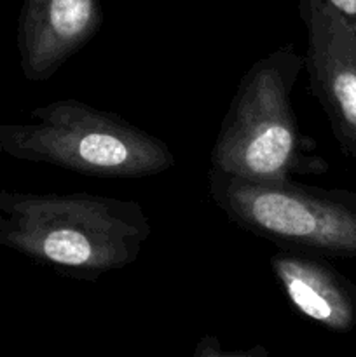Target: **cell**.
Here are the masks:
<instances>
[{
	"instance_id": "cell-1",
	"label": "cell",
	"mask_w": 356,
	"mask_h": 357,
	"mask_svg": "<svg viewBox=\"0 0 356 357\" xmlns=\"http://www.w3.org/2000/svg\"><path fill=\"white\" fill-rule=\"evenodd\" d=\"M0 241L61 274L94 279L128 267L152 227L136 201L75 194H0Z\"/></svg>"
},
{
	"instance_id": "cell-2",
	"label": "cell",
	"mask_w": 356,
	"mask_h": 357,
	"mask_svg": "<svg viewBox=\"0 0 356 357\" xmlns=\"http://www.w3.org/2000/svg\"><path fill=\"white\" fill-rule=\"evenodd\" d=\"M304 56L293 44L250 66L229 105L209 157V171L253 181L323 174L328 162L299 129L292 105Z\"/></svg>"
},
{
	"instance_id": "cell-3",
	"label": "cell",
	"mask_w": 356,
	"mask_h": 357,
	"mask_svg": "<svg viewBox=\"0 0 356 357\" xmlns=\"http://www.w3.org/2000/svg\"><path fill=\"white\" fill-rule=\"evenodd\" d=\"M31 117L30 124L0 126V149L94 178L156 176L175 166L163 139L84 101H52Z\"/></svg>"
},
{
	"instance_id": "cell-4",
	"label": "cell",
	"mask_w": 356,
	"mask_h": 357,
	"mask_svg": "<svg viewBox=\"0 0 356 357\" xmlns=\"http://www.w3.org/2000/svg\"><path fill=\"white\" fill-rule=\"evenodd\" d=\"M208 188L216 208L253 236L316 257L356 258V192L215 171L208 173Z\"/></svg>"
},
{
	"instance_id": "cell-5",
	"label": "cell",
	"mask_w": 356,
	"mask_h": 357,
	"mask_svg": "<svg viewBox=\"0 0 356 357\" xmlns=\"http://www.w3.org/2000/svg\"><path fill=\"white\" fill-rule=\"evenodd\" d=\"M304 68L342 152L356 162V31L321 0H299Z\"/></svg>"
},
{
	"instance_id": "cell-6",
	"label": "cell",
	"mask_w": 356,
	"mask_h": 357,
	"mask_svg": "<svg viewBox=\"0 0 356 357\" xmlns=\"http://www.w3.org/2000/svg\"><path fill=\"white\" fill-rule=\"evenodd\" d=\"M103 21L100 0H24L20 49L24 75L47 80L80 51Z\"/></svg>"
},
{
	"instance_id": "cell-7",
	"label": "cell",
	"mask_w": 356,
	"mask_h": 357,
	"mask_svg": "<svg viewBox=\"0 0 356 357\" xmlns=\"http://www.w3.org/2000/svg\"><path fill=\"white\" fill-rule=\"evenodd\" d=\"M269 264L297 312L332 331L355 326L356 286L316 255L281 251Z\"/></svg>"
},
{
	"instance_id": "cell-8",
	"label": "cell",
	"mask_w": 356,
	"mask_h": 357,
	"mask_svg": "<svg viewBox=\"0 0 356 357\" xmlns=\"http://www.w3.org/2000/svg\"><path fill=\"white\" fill-rule=\"evenodd\" d=\"M192 357H271V354L260 345L248 351H225L218 338L206 335L198 342Z\"/></svg>"
},
{
	"instance_id": "cell-9",
	"label": "cell",
	"mask_w": 356,
	"mask_h": 357,
	"mask_svg": "<svg viewBox=\"0 0 356 357\" xmlns=\"http://www.w3.org/2000/svg\"><path fill=\"white\" fill-rule=\"evenodd\" d=\"M321 2L356 31V0H321Z\"/></svg>"
}]
</instances>
